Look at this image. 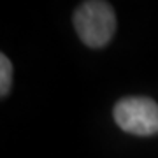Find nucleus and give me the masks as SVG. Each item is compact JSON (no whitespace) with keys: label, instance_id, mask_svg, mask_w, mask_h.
Listing matches in <instances>:
<instances>
[{"label":"nucleus","instance_id":"7ed1b4c3","mask_svg":"<svg viewBox=\"0 0 158 158\" xmlns=\"http://www.w3.org/2000/svg\"><path fill=\"white\" fill-rule=\"evenodd\" d=\"M11 83H12V65L11 60L2 53L0 55V95L7 97L11 91Z\"/></svg>","mask_w":158,"mask_h":158},{"label":"nucleus","instance_id":"f257e3e1","mask_svg":"<svg viewBox=\"0 0 158 158\" xmlns=\"http://www.w3.org/2000/svg\"><path fill=\"white\" fill-rule=\"evenodd\" d=\"M74 28L86 46L102 48L116 32V14L107 2H83L74 12Z\"/></svg>","mask_w":158,"mask_h":158},{"label":"nucleus","instance_id":"f03ea898","mask_svg":"<svg viewBox=\"0 0 158 158\" xmlns=\"http://www.w3.org/2000/svg\"><path fill=\"white\" fill-rule=\"evenodd\" d=\"M114 121L134 135L158 134V104L148 97H127L114 106Z\"/></svg>","mask_w":158,"mask_h":158}]
</instances>
